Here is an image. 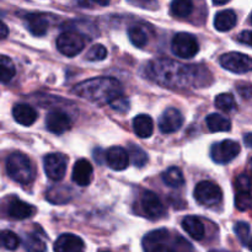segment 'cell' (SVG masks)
I'll use <instances>...</instances> for the list:
<instances>
[{"mask_svg": "<svg viewBox=\"0 0 252 252\" xmlns=\"http://www.w3.org/2000/svg\"><path fill=\"white\" fill-rule=\"evenodd\" d=\"M145 71L150 80L174 90L206 85L207 75L211 76L207 68L186 65L170 59H154L148 63Z\"/></svg>", "mask_w": 252, "mask_h": 252, "instance_id": "obj_1", "label": "cell"}, {"mask_svg": "<svg viewBox=\"0 0 252 252\" xmlns=\"http://www.w3.org/2000/svg\"><path fill=\"white\" fill-rule=\"evenodd\" d=\"M73 93L96 105H112L123 96V88L118 80L108 76L93 78L74 86Z\"/></svg>", "mask_w": 252, "mask_h": 252, "instance_id": "obj_2", "label": "cell"}, {"mask_svg": "<svg viewBox=\"0 0 252 252\" xmlns=\"http://www.w3.org/2000/svg\"><path fill=\"white\" fill-rule=\"evenodd\" d=\"M6 172L12 181L21 185H29L34 179V166L30 158L22 153L15 152L6 159Z\"/></svg>", "mask_w": 252, "mask_h": 252, "instance_id": "obj_3", "label": "cell"}, {"mask_svg": "<svg viewBox=\"0 0 252 252\" xmlns=\"http://www.w3.org/2000/svg\"><path fill=\"white\" fill-rule=\"evenodd\" d=\"M171 51L176 57L182 59H191L199 52V44L196 37L187 32L175 34L171 42Z\"/></svg>", "mask_w": 252, "mask_h": 252, "instance_id": "obj_4", "label": "cell"}, {"mask_svg": "<svg viewBox=\"0 0 252 252\" xmlns=\"http://www.w3.org/2000/svg\"><path fill=\"white\" fill-rule=\"evenodd\" d=\"M172 243L174 239H171L167 229H158L143 238L142 245L144 252H171Z\"/></svg>", "mask_w": 252, "mask_h": 252, "instance_id": "obj_5", "label": "cell"}, {"mask_svg": "<svg viewBox=\"0 0 252 252\" xmlns=\"http://www.w3.org/2000/svg\"><path fill=\"white\" fill-rule=\"evenodd\" d=\"M193 194L196 201L206 207L217 206L223 199V192H221L220 187L212 181L198 182Z\"/></svg>", "mask_w": 252, "mask_h": 252, "instance_id": "obj_6", "label": "cell"}, {"mask_svg": "<svg viewBox=\"0 0 252 252\" xmlns=\"http://www.w3.org/2000/svg\"><path fill=\"white\" fill-rule=\"evenodd\" d=\"M57 49L65 57H75L85 47V39L75 31H65L57 38Z\"/></svg>", "mask_w": 252, "mask_h": 252, "instance_id": "obj_7", "label": "cell"}, {"mask_svg": "<svg viewBox=\"0 0 252 252\" xmlns=\"http://www.w3.org/2000/svg\"><path fill=\"white\" fill-rule=\"evenodd\" d=\"M209 154L212 160L217 164H228L240 154V145L235 140H221L212 145Z\"/></svg>", "mask_w": 252, "mask_h": 252, "instance_id": "obj_8", "label": "cell"}, {"mask_svg": "<svg viewBox=\"0 0 252 252\" xmlns=\"http://www.w3.org/2000/svg\"><path fill=\"white\" fill-rule=\"evenodd\" d=\"M219 63L226 70L235 74H246L252 71V58L240 52H228L219 59Z\"/></svg>", "mask_w": 252, "mask_h": 252, "instance_id": "obj_9", "label": "cell"}, {"mask_svg": "<svg viewBox=\"0 0 252 252\" xmlns=\"http://www.w3.org/2000/svg\"><path fill=\"white\" fill-rule=\"evenodd\" d=\"M66 166H68V160L65 155L59 153H52L46 155L43 159L44 172L52 181H61L65 176Z\"/></svg>", "mask_w": 252, "mask_h": 252, "instance_id": "obj_10", "label": "cell"}, {"mask_svg": "<svg viewBox=\"0 0 252 252\" xmlns=\"http://www.w3.org/2000/svg\"><path fill=\"white\" fill-rule=\"evenodd\" d=\"M140 208H142L144 216L150 219H159L166 213V209H165L162 202L160 201L159 196L148 189L143 191L140 194Z\"/></svg>", "mask_w": 252, "mask_h": 252, "instance_id": "obj_11", "label": "cell"}, {"mask_svg": "<svg viewBox=\"0 0 252 252\" xmlns=\"http://www.w3.org/2000/svg\"><path fill=\"white\" fill-rule=\"evenodd\" d=\"M184 115L177 108H166L159 118V129L164 134L175 133L184 125Z\"/></svg>", "mask_w": 252, "mask_h": 252, "instance_id": "obj_12", "label": "cell"}, {"mask_svg": "<svg viewBox=\"0 0 252 252\" xmlns=\"http://www.w3.org/2000/svg\"><path fill=\"white\" fill-rule=\"evenodd\" d=\"M46 127L53 134H63L71 128V120L63 111H51L46 117Z\"/></svg>", "mask_w": 252, "mask_h": 252, "instance_id": "obj_13", "label": "cell"}, {"mask_svg": "<svg viewBox=\"0 0 252 252\" xmlns=\"http://www.w3.org/2000/svg\"><path fill=\"white\" fill-rule=\"evenodd\" d=\"M94 177V169L89 160L79 159L74 164L73 172H71V180L78 186L86 187L91 184Z\"/></svg>", "mask_w": 252, "mask_h": 252, "instance_id": "obj_14", "label": "cell"}, {"mask_svg": "<svg viewBox=\"0 0 252 252\" xmlns=\"http://www.w3.org/2000/svg\"><path fill=\"white\" fill-rule=\"evenodd\" d=\"M54 252H85L83 239L74 234H63L56 240Z\"/></svg>", "mask_w": 252, "mask_h": 252, "instance_id": "obj_15", "label": "cell"}, {"mask_svg": "<svg viewBox=\"0 0 252 252\" xmlns=\"http://www.w3.org/2000/svg\"><path fill=\"white\" fill-rule=\"evenodd\" d=\"M129 155L122 147H112L106 152V162L115 171H123L129 164Z\"/></svg>", "mask_w": 252, "mask_h": 252, "instance_id": "obj_16", "label": "cell"}, {"mask_svg": "<svg viewBox=\"0 0 252 252\" xmlns=\"http://www.w3.org/2000/svg\"><path fill=\"white\" fill-rule=\"evenodd\" d=\"M36 214V208L32 204L26 203L21 199L12 198L7 204V216L16 220L31 218Z\"/></svg>", "mask_w": 252, "mask_h": 252, "instance_id": "obj_17", "label": "cell"}, {"mask_svg": "<svg viewBox=\"0 0 252 252\" xmlns=\"http://www.w3.org/2000/svg\"><path fill=\"white\" fill-rule=\"evenodd\" d=\"M25 26L33 36L41 37L44 36L48 31L49 21L44 15L32 12V14H27L25 16Z\"/></svg>", "mask_w": 252, "mask_h": 252, "instance_id": "obj_18", "label": "cell"}, {"mask_svg": "<svg viewBox=\"0 0 252 252\" xmlns=\"http://www.w3.org/2000/svg\"><path fill=\"white\" fill-rule=\"evenodd\" d=\"M12 117L17 123L22 126H32L37 121V111L27 103H17L12 108Z\"/></svg>", "mask_w": 252, "mask_h": 252, "instance_id": "obj_19", "label": "cell"}, {"mask_svg": "<svg viewBox=\"0 0 252 252\" xmlns=\"http://www.w3.org/2000/svg\"><path fill=\"white\" fill-rule=\"evenodd\" d=\"M182 228L194 240H202L206 235V229L201 219L194 216L185 217L182 219Z\"/></svg>", "mask_w": 252, "mask_h": 252, "instance_id": "obj_20", "label": "cell"}, {"mask_svg": "<svg viewBox=\"0 0 252 252\" xmlns=\"http://www.w3.org/2000/svg\"><path fill=\"white\" fill-rule=\"evenodd\" d=\"M238 22V17L234 10H221L214 17V27L218 30L219 32H226L233 30L236 26Z\"/></svg>", "mask_w": 252, "mask_h": 252, "instance_id": "obj_21", "label": "cell"}, {"mask_svg": "<svg viewBox=\"0 0 252 252\" xmlns=\"http://www.w3.org/2000/svg\"><path fill=\"white\" fill-rule=\"evenodd\" d=\"M133 130L142 139L152 137L154 132V123H153L152 117L148 115H138L133 120Z\"/></svg>", "mask_w": 252, "mask_h": 252, "instance_id": "obj_22", "label": "cell"}, {"mask_svg": "<svg viewBox=\"0 0 252 252\" xmlns=\"http://www.w3.org/2000/svg\"><path fill=\"white\" fill-rule=\"evenodd\" d=\"M206 123L212 133L229 132L231 129L230 120L219 115V113H211V115L207 116Z\"/></svg>", "mask_w": 252, "mask_h": 252, "instance_id": "obj_23", "label": "cell"}, {"mask_svg": "<svg viewBox=\"0 0 252 252\" xmlns=\"http://www.w3.org/2000/svg\"><path fill=\"white\" fill-rule=\"evenodd\" d=\"M47 199L54 204H64L71 199V192L66 186H53L47 191Z\"/></svg>", "mask_w": 252, "mask_h": 252, "instance_id": "obj_24", "label": "cell"}, {"mask_svg": "<svg viewBox=\"0 0 252 252\" xmlns=\"http://www.w3.org/2000/svg\"><path fill=\"white\" fill-rule=\"evenodd\" d=\"M161 180L166 186L172 187V189H177V187H181L185 184V177L182 174L181 170L176 166L169 167L167 170H165L161 175Z\"/></svg>", "mask_w": 252, "mask_h": 252, "instance_id": "obj_25", "label": "cell"}, {"mask_svg": "<svg viewBox=\"0 0 252 252\" xmlns=\"http://www.w3.org/2000/svg\"><path fill=\"white\" fill-rule=\"evenodd\" d=\"M170 11L174 16L185 19L193 11V2L189 1V0H175L170 5Z\"/></svg>", "mask_w": 252, "mask_h": 252, "instance_id": "obj_26", "label": "cell"}, {"mask_svg": "<svg viewBox=\"0 0 252 252\" xmlns=\"http://www.w3.org/2000/svg\"><path fill=\"white\" fill-rule=\"evenodd\" d=\"M128 155H129L130 162L137 167H143L148 162L147 153L134 143H130L128 145Z\"/></svg>", "mask_w": 252, "mask_h": 252, "instance_id": "obj_27", "label": "cell"}, {"mask_svg": "<svg viewBox=\"0 0 252 252\" xmlns=\"http://www.w3.org/2000/svg\"><path fill=\"white\" fill-rule=\"evenodd\" d=\"M24 249L26 252H46V243L34 234H29L24 240Z\"/></svg>", "mask_w": 252, "mask_h": 252, "instance_id": "obj_28", "label": "cell"}, {"mask_svg": "<svg viewBox=\"0 0 252 252\" xmlns=\"http://www.w3.org/2000/svg\"><path fill=\"white\" fill-rule=\"evenodd\" d=\"M16 74V69H15L14 63L11 59L6 56H1L0 59V79L2 83H9Z\"/></svg>", "mask_w": 252, "mask_h": 252, "instance_id": "obj_29", "label": "cell"}, {"mask_svg": "<svg viewBox=\"0 0 252 252\" xmlns=\"http://www.w3.org/2000/svg\"><path fill=\"white\" fill-rule=\"evenodd\" d=\"M214 105H216L217 108L224 111V112H231L236 108L235 98L229 93L219 94L216 100H214Z\"/></svg>", "mask_w": 252, "mask_h": 252, "instance_id": "obj_30", "label": "cell"}, {"mask_svg": "<svg viewBox=\"0 0 252 252\" xmlns=\"http://www.w3.org/2000/svg\"><path fill=\"white\" fill-rule=\"evenodd\" d=\"M128 37H129L130 42L133 46L138 47V48H143L147 46L148 43V36L144 32V30L140 29L139 26H132L128 29Z\"/></svg>", "mask_w": 252, "mask_h": 252, "instance_id": "obj_31", "label": "cell"}, {"mask_svg": "<svg viewBox=\"0 0 252 252\" xmlns=\"http://www.w3.org/2000/svg\"><path fill=\"white\" fill-rule=\"evenodd\" d=\"M1 244L6 250H16L20 245V239L14 231L2 230L1 231Z\"/></svg>", "mask_w": 252, "mask_h": 252, "instance_id": "obj_32", "label": "cell"}, {"mask_svg": "<svg viewBox=\"0 0 252 252\" xmlns=\"http://www.w3.org/2000/svg\"><path fill=\"white\" fill-rule=\"evenodd\" d=\"M235 206L240 212L249 211L252 207L251 192H238L235 196Z\"/></svg>", "mask_w": 252, "mask_h": 252, "instance_id": "obj_33", "label": "cell"}, {"mask_svg": "<svg viewBox=\"0 0 252 252\" xmlns=\"http://www.w3.org/2000/svg\"><path fill=\"white\" fill-rule=\"evenodd\" d=\"M107 57V49L102 44H95L89 49L88 54H86V59L90 62H98L103 61Z\"/></svg>", "mask_w": 252, "mask_h": 252, "instance_id": "obj_34", "label": "cell"}, {"mask_svg": "<svg viewBox=\"0 0 252 252\" xmlns=\"http://www.w3.org/2000/svg\"><path fill=\"white\" fill-rule=\"evenodd\" d=\"M171 252H193V248L182 236L176 235L174 238V243H172Z\"/></svg>", "mask_w": 252, "mask_h": 252, "instance_id": "obj_35", "label": "cell"}, {"mask_svg": "<svg viewBox=\"0 0 252 252\" xmlns=\"http://www.w3.org/2000/svg\"><path fill=\"white\" fill-rule=\"evenodd\" d=\"M234 230H235L236 235H238L239 240H240L241 243H248L249 235H250V225H249L248 223H245V221H239V223L235 224Z\"/></svg>", "mask_w": 252, "mask_h": 252, "instance_id": "obj_36", "label": "cell"}, {"mask_svg": "<svg viewBox=\"0 0 252 252\" xmlns=\"http://www.w3.org/2000/svg\"><path fill=\"white\" fill-rule=\"evenodd\" d=\"M235 187L238 192H251V179L246 174H241L236 177Z\"/></svg>", "mask_w": 252, "mask_h": 252, "instance_id": "obj_37", "label": "cell"}, {"mask_svg": "<svg viewBox=\"0 0 252 252\" xmlns=\"http://www.w3.org/2000/svg\"><path fill=\"white\" fill-rule=\"evenodd\" d=\"M236 90H238L239 95L245 100H250L252 98V84L250 83H239L236 85Z\"/></svg>", "mask_w": 252, "mask_h": 252, "instance_id": "obj_38", "label": "cell"}, {"mask_svg": "<svg viewBox=\"0 0 252 252\" xmlns=\"http://www.w3.org/2000/svg\"><path fill=\"white\" fill-rule=\"evenodd\" d=\"M111 108L115 111H118V112H126V111L129 108V101H128V98L123 95L121 96L120 98H117V100L111 105Z\"/></svg>", "mask_w": 252, "mask_h": 252, "instance_id": "obj_39", "label": "cell"}, {"mask_svg": "<svg viewBox=\"0 0 252 252\" xmlns=\"http://www.w3.org/2000/svg\"><path fill=\"white\" fill-rule=\"evenodd\" d=\"M238 41L240 43L249 44L252 47V31H243L241 33H239Z\"/></svg>", "mask_w": 252, "mask_h": 252, "instance_id": "obj_40", "label": "cell"}, {"mask_svg": "<svg viewBox=\"0 0 252 252\" xmlns=\"http://www.w3.org/2000/svg\"><path fill=\"white\" fill-rule=\"evenodd\" d=\"M244 142H245V144L248 145L249 148L252 149V133H248V134L244 137Z\"/></svg>", "mask_w": 252, "mask_h": 252, "instance_id": "obj_41", "label": "cell"}, {"mask_svg": "<svg viewBox=\"0 0 252 252\" xmlns=\"http://www.w3.org/2000/svg\"><path fill=\"white\" fill-rule=\"evenodd\" d=\"M6 36H7V27H6V25L2 22L1 24V38L2 39L6 38Z\"/></svg>", "mask_w": 252, "mask_h": 252, "instance_id": "obj_42", "label": "cell"}, {"mask_svg": "<svg viewBox=\"0 0 252 252\" xmlns=\"http://www.w3.org/2000/svg\"><path fill=\"white\" fill-rule=\"evenodd\" d=\"M249 249H250V251L252 252V238H251V240L249 241Z\"/></svg>", "mask_w": 252, "mask_h": 252, "instance_id": "obj_43", "label": "cell"}, {"mask_svg": "<svg viewBox=\"0 0 252 252\" xmlns=\"http://www.w3.org/2000/svg\"><path fill=\"white\" fill-rule=\"evenodd\" d=\"M249 167H250V171H251V174H252V159L250 160V162H249Z\"/></svg>", "mask_w": 252, "mask_h": 252, "instance_id": "obj_44", "label": "cell"}, {"mask_svg": "<svg viewBox=\"0 0 252 252\" xmlns=\"http://www.w3.org/2000/svg\"><path fill=\"white\" fill-rule=\"evenodd\" d=\"M251 22H252V12H251Z\"/></svg>", "mask_w": 252, "mask_h": 252, "instance_id": "obj_45", "label": "cell"}]
</instances>
